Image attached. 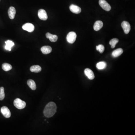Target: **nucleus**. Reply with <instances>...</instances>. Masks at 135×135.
<instances>
[{
	"mask_svg": "<svg viewBox=\"0 0 135 135\" xmlns=\"http://www.w3.org/2000/svg\"><path fill=\"white\" fill-rule=\"evenodd\" d=\"M57 107L54 102H51L47 104L44 110V114L45 116L50 117L53 116L56 112Z\"/></svg>",
	"mask_w": 135,
	"mask_h": 135,
	"instance_id": "1",
	"label": "nucleus"
},
{
	"mask_svg": "<svg viewBox=\"0 0 135 135\" xmlns=\"http://www.w3.org/2000/svg\"><path fill=\"white\" fill-rule=\"evenodd\" d=\"M14 106L19 109H22L25 108L26 106V103L19 98H16L14 102Z\"/></svg>",
	"mask_w": 135,
	"mask_h": 135,
	"instance_id": "2",
	"label": "nucleus"
},
{
	"mask_svg": "<svg viewBox=\"0 0 135 135\" xmlns=\"http://www.w3.org/2000/svg\"><path fill=\"white\" fill-rule=\"evenodd\" d=\"M76 33L75 32H70L67 35V41L70 44H73L76 41Z\"/></svg>",
	"mask_w": 135,
	"mask_h": 135,
	"instance_id": "3",
	"label": "nucleus"
},
{
	"mask_svg": "<svg viewBox=\"0 0 135 135\" xmlns=\"http://www.w3.org/2000/svg\"><path fill=\"white\" fill-rule=\"evenodd\" d=\"M99 3L101 7L105 11H108L111 10L110 5L105 0H99Z\"/></svg>",
	"mask_w": 135,
	"mask_h": 135,
	"instance_id": "4",
	"label": "nucleus"
},
{
	"mask_svg": "<svg viewBox=\"0 0 135 135\" xmlns=\"http://www.w3.org/2000/svg\"><path fill=\"white\" fill-rule=\"evenodd\" d=\"M38 16L39 19L43 20H46L48 19L46 12L43 9H40L38 11Z\"/></svg>",
	"mask_w": 135,
	"mask_h": 135,
	"instance_id": "5",
	"label": "nucleus"
},
{
	"mask_svg": "<svg viewBox=\"0 0 135 135\" xmlns=\"http://www.w3.org/2000/svg\"><path fill=\"white\" fill-rule=\"evenodd\" d=\"M22 28L23 29L29 32H32L34 30L35 27L32 23H27L23 26Z\"/></svg>",
	"mask_w": 135,
	"mask_h": 135,
	"instance_id": "6",
	"label": "nucleus"
},
{
	"mask_svg": "<svg viewBox=\"0 0 135 135\" xmlns=\"http://www.w3.org/2000/svg\"><path fill=\"white\" fill-rule=\"evenodd\" d=\"M1 112L5 117L7 118L11 117V113L8 108L6 106H3L1 108Z\"/></svg>",
	"mask_w": 135,
	"mask_h": 135,
	"instance_id": "7",
	"label": "nucleus"
},
{
	"mask_svg": "<svg viewBox=\"0 0 135 135\" xmlns=\"http://www.w3.org/2000/svg\"><path fill=\"white\" fill-rule=\"evenodd\" d=\"M121 26L125 34H128L131 30V26L129 23L128 21H123Z\"/></svg>",
	"mask_w": 135,
	"mask_h": 135,
	"instance_id": "8",
	"label": "nucleus"
},
{
	"mask_svg": "<svg viewBox=\"0 0 135 135\" xmlns=\"http://www.w3.org/2000/svg\"><path fill=\"white\" fill-rule=\"evenodd\" d=\"M70 11L75 14H78L81 12V9L80 7L74 5H71L69 7Z\"/></svg>",
	"mask_w": 135,
	"mask_h": 135,
	"instance_id": "9",
	"label": "nucleus"
},
{
	"mask_svg": "<svg viewBox=\"0 0 135 135\" xmlns=\"http://www.w3.org/2000/svg\"><path fill=\"white\" fill-rule=\"evenodd\" d=\"M85 73L86 76L90 80H93L95 76L92 71L89 68H86L85 69Z\"/></svg>",
	"mask_w": 135,
	"mask_h": 135,
	"instance_id": "10",
	"label": "nucleus"
},
{
	"mask_svg": "<svg viewBox=\"0 0 135 135\" xmlns=\"http://www.w3.org/2000/svg\"><path fill=\"white\" fill-rule=\"evenodd\" d=\"M8 16L11 19H13L15 17L16 10L15 8L13 7H10L8 11Z\"/></svg>",
	"mask_w": 135,
	"mask_h": 135,
	"instance_id": "11",
	"label": "nucleus"
},
{
	"mask_svg": "<svg viewBox=\"0 0 135 135\" xmlns=\"http://www.w3.org/2000/svg\"><path fill=\"white\" fill-rule=\"evenodd\" d=\"M52 48L50 46H44L41 48V50L44 55L49 54L52 51Z\"/></svg>",
	"mask_w": 135,
	"mask_h": 135,
	"instance_id": "12",
	"label": "nucleus"
},
{
	"mask_svg": "<svg viewBox=\"0 0 135 135\" xmlns=\"http://www.w3.org/2000/svg\"><path fill=\"white\" fill-rule=\"evenodd\" d=\"M103 26V22L101 21H97L95 23L94 26V30L97 31L101 29Z\"/></svg>",
	"mask_w": 135,
	"mask_h": 135,
	"instance_id": "13",
	"label": "nucleus"
},
{
	"mask_svg": "<svg viewBox=\"0 0 135 135\" xmlns=\"http://www.w3.org/2000/svg\"><path fill=\"white\" fill-rule=\"evenodd\" d=\"M47 38L49 39L50 41L52 42H56L58 39V37L56 35H53L50 33H47L46 34Z\"/></svg>",
	"mask_w": 135,
	"mask_h": 135,
	"instance_id": "14",
	"label": "nucleus"
},
{
	"mask_svg": "<svg viewBox=\"0 0 135 135\" xmlns=\"http://www.w3.org/2000/svg\"><path fill=\"white\" fill-rule=\"evenodd\" d=\"M123 53V50L122 48H119L115 50L112 53V55L114 58H117L121 55Z\"/></svg>",
	"mask_w": 135,
	"mask_h": 135,
	"instance_id": "15",
	"label": "nucleus"
},
{
	"mask_svg": "<svg viewBox=\"0 0 135 135\" xmlns=\"http://www.w3.org/2000/svg\"><path fill=\"white\" fill-rule=\"evenodd\" d=\"M6 46L5 47V49L8 50L9 51H11L12 47L14 45V42L11 40H7L5 41Z\"/></svg>",
	"mask_w": 135,
	"mask_h": 135,
	"instance_id": "16",
	"label": "nucleus"
},
{
	"mask_svg": "<svg viewBox=\"0 0 135 135\" xmlns=\"http://www.w3.org/2000/svg\"><path fill=\"white\" fill-rule=\"evenodd\" d=\"M27 84L30 88L33 90H35L37 88V86L35 82L32 79L29 80L27 81Z\"/></svg>",
	"mask_w": 135,
	"mask_h": 135,
	"instance_id": "17",
	"label": "nucleus"
},
{
	"mask_svg": "<svg viewBox=\"0 0 135 135\" xmlns=\"http://www.w3.org/2000/svg\"><path fill=\"white\" fill-rule=\"evenodd\" d=\"M41 68L39 65H33L30 68V70L32 72L39 73L41 71Z\"/></svg>",
	"mask_w": 135,
	"mask_h": 135,
	"instance_id": "18",
	"label": "nucleus"
},
{
	"mask_svg": "<svg viewBox=\"0 0 135 135\" xmlns=\"http://www.w3.org/2000/svg\"><path fill=\"white\" fill-rule=\"evenodd\" d=\"M107 67V64L105 62H100L97 63L96 67L99 70L104 69Z\"/></svg>",
	"mask_w": 135,
	"mask_h": 135,
	"instance_id": "19",
	"label": "nucleus"
},
{
	"mask_svg": "<svg viewBox=\"0 0 135 135\" xmlns=\"http://www.w3.org/2000/svg\"><path fill=\"white\" fill-rule=\"evenodd\" d=\"M2 68L5 71H10L12 69V67L11 65L8 63H4L2 65Z\"/></svg>",
	"mask_w": 135,
	"mask_h": 135,
	"instance_id": "20",
	"label": "nucleus"
},
{
	"mask_svg": "<svg viewBox=\"0 0 135 135\" xmlns=\"http://www.w3.org/2000/svg\"><path fill=\"white\" fill-rule=\"evenodd\" d=\"M119 39L117 38H113L109 42V44L111 46V48H113L115 47L116 44L119 42Z\"/></svg>",
	"mask_w": 135,
	"mask_h": 135,
	"instance_id": "21",
	"label": "nucleus"
},
{
	"mask_svg": "<svg viewBox=\"0 0 135 135\" xmlns=\"http://www.w3.org/2000/svg\"><path fill=\"white\" fill-rule=\"evenodd\" d=\"M5 92H4V87H0V100H3L5 98Z\"/></svg>",
	"mask_w": 135,
	"mask_h": 135,
	"instance_id": "22",
	"label": "nucleus"
},
{
	"mask_svg": "<svg viewBox=\"0 0 135 135\" xmlns=\"http://www.w3.org/2000/svg\"><path fill=\"white\" fill-rule=\"evenodd\" d=\"M96 49L98 51L101 53H103L104 51V47L103 45L100 44L96 47Z\"/></svg>",
	"mask_w": 135,
	"mask_h": 135,
	"instance_id": "23",
	"label": "nucleus"
},
{
	"mask_svg": "<svg viewBox=\"0 0 135 135\" xmlns=\"http://www.w3.org/2000/svg\"></svg>",
	"mask_w": 135,
	"mask_h": 135,
	"instance_id": "24",
	"label": "nucleus"
}]
</instances>
